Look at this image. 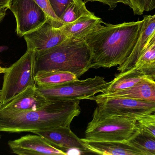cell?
Masks as SVG:
<instances>
[{
    "label": "cell",
    "instance_id": "obj_1",
    "mask_svg": "<svg viewBox=\"0 0 155 155\" xmlns=\"http://www.w3.org/2000/svg\"><path fill=\"white\" fill-rule=\"evenodd\" d=\"M144 20L106 23L84 39L92 52L91 68H110L124 63L133 52Z\"/></svg>",
    "mask_w": 155,
    "mask_h": 155
},
{
    "label": "cell",
    "instance_id": "obj_2",
    "mask_svg": "<svg viewBox=\"0 0 155 155\" xmlns=\"http://www.w3.org/2000/svg\"><path fill=\"white\" fill-rule=\"evenodd\" d=\"M80 100L51 101L35 110L0 113V132L21 133L70 127L80 114Z\"/></svg>",
    "mask_w": 155,
    "mask_h": 155
},
{
    "label": "cell",
    "instance_id": "obj_3",
    "mask_svg": "<svg viewBox=\"0 0 155 155\" xmlns=\"http://www.w3.org/2000/svg\"><path fill=\"white\" fill-rule=\"evenodd\" d=\"M92 55L84 40L69 37L54 47L35 52V73L69 72L78 78L92 67Z\"/></svg>",
    "mask_w": 155,
    "mask_h": 155
},
{
    "label": "cell",
    "instance_id": "obj_4",
    "mask_svg": "<svg viewBox=\"0 0 155 155\" xmlns=\"http://www.w3.org/2000/svg\"><path fill=\"white\" fill-rule=\"evenodd\" d=\"M135 117L110 116L93 118L85 132L90 141L127 142L139 131Z\"/></svg>",
    "mask_w": 155,
    "mask_h": 155
},
{
    "label": "cell",
    "instance_id": "obj_5",
    "mask_svg": "<svg viewBox=\"0 0 155 155\" xmlns=\"http://www.w3.org/2000/svg\"><path fill=\"white\" fill-rule=\"evenodd\" d=\"M35 52L27 50L15 63L5 68L0 104L8 103L27 87L36 86Z\"/></svg>",
    "mask_w": 155,
    "mask_h": 155
},
{
    "label": "cell",
    "instance_id": "obj_6",
    "mask_svg": "<svg viewBox=\"0 0 155 155\" xmlns=\"http://www.w3.org/2000/svg\"><path fill=\"white\" fill-rule=\"evenodd\" d=\"M108 84L103 76H95L84 80L78 79L54 87L36 86V90L50 101L91 100L96 94L104 93Z\"/></svg>",
    "mask_w": 155,
    "mask_h": 155
},
{
    "label": "cell",
    "instance_id": "obj_7",
    "mask_svg": "<svg viewBox=\"0 0 155 155\" xmlns=\"http://www.w3.org/2000/svg\"><path fill=\"white\" fill-rule=\"evenodd\" d=\"M91 100L95 101L97 104L93 118L110 116L135 117L155 112V103L139 99L124 97L97 98L94 96Z\"/></svg>",
    "mask_w": 155,
    "mask_h": 155
},
{
    "label": "cell",
    "instance_id": "obj_8",
    "mask_svg": "<svg viewBox=\"0 0 155 155\" xmlns=\"http://www.w3.org/2000/svg\"><path fill=\"white\" fill-rule=\"evenodd\" d=\"M8 8L15 16L16 34L19 37L35 30L48 20L34 0H10Z\"/></svg>",
    "mask_w": 155,
    "mask_h": 155
},
{
    "label": "cell",
    "instance_id": "obj_9",
    "mask_svg": "<svg viewBox=\"0 0 155 155\" xmlns=\"http://www.w3.org/2000/svg\"><path fill=\"white\" fill-rule=\"evenodd\" d=\"M27 50L41 52L58 45L69 38L60 28L53 26L49 20L35 30L25 35Z\"/></svg>",
    "mask_w": 155,
    "mask_h": 155
},
{
    "label": "cell",
    "instance_id": "obj_10",
    "mask_svg": "<svg viewBox=\"0 0 155 155\" xmlns=\"http://www.w3.org/2000/svg\"><path fill=\"white\" fill-rule=\"evenodd\" d=\"M8 144L12 152L17 155H68L37 134L27 135L19 139L9 141Z\"/></svg>",
    "mask_w": 155,
    "mask_h": 155
},
{
    "label": "cell",
    "instance_id": "obj_11",
    "mask_svg": "<svg viewBox=\"0 0 155 155\" xmlns=\"http://www.w3.org/2000/svg\"><path fill=\"white\" fill-rule=\"evenodd\" d=\"M32 133L42 136L52 145L62 148L67 154V151L71 150L78 151L80 154L92 153L82 139L72 132L70 127H57L46 131H35Z\"/></svg>",
    "mask_w": 155,
    "mask_h": 155
},
{
    "label": "cell",
    "instance_id": "obj_12",
    "mask_svg": "<svg viewBox=\"0 0 155 155\" xmlns=\"http://www.w3.org/2000/svg\"><path fill=\"white\" fill-rule=\"evenodd\" d=\"M50 102L36 90V86H29L10 102L0 104V113L37 110Z\"/></svg>",
    "mask_w": 155,
    "mask_h": 155
},
{
    "label": "cell",
    "instance_id": "obj_13",
    "mask_svg": "<svg viewBox=\"0 0 155 155\" xmlns=\"http://www.w3.org/2000/svg\"><path fill=\"white\" fill-rule=\"evenodd\" d=\"M143 20L140 35L133 52L125 62L117 67V70L120 72L134 67L155 31V16L147 15L144 17Z\"/></svg>",
    "mask_w": 155,
    "mask_h": 155
},
{
    "label": "cell",
    "instance_id": "obj_14",
    "mask_svg": "<svg viewBox=\"0 0 155 155\" xmlns=\"http://www.w3.org/2000/svg\"><path fill=\"white\" fill-rule=\"evenodd\" d=\"M81 139L92 153L104 155H143L141 151L127 142L90 141L85 138Z\"/></svg>",
    "mask_w": 155,
    "mask_h": 155
},
{
    "label": "cell",
    "instance_id": "obj_15",
    "mask_svg": "<svg viewBox=\"0 0 155 155\" xmlns=\"http://www.w3.org/2000/svg\"><path fill=\"white\" fill-rule=\"evenodd\" d=\"M95 96L97 98L124 97L155 103V81L147 77L128 89L108 94L101 93Z\"/></svg>",
    "mask_w": 155,
    "mask_h": 155
},
{
    "label": "cell",
    "instance_id": "obj_16",
    "mask_svg": "<svg viewBox=\"0 0 155 155\" xmlns=\"http://www.w3.org/2000/svg\"><path fill=\"white\" fill-rule=\"evenodd\" d=\"M103 23L102 19L95 15H85L72 22L62 25L60 29L69 37L84 40L87 35L96 30Z\"/></svg>",
    "mask_w": 155,
    "mask_h": 155
},
{
    "label": "cell",
    "instance_id": "obj_17",
    "mask_svg": "<svg viewBox=\"0 0 155 155\" xmlns=\"http://www.w3.org/2000/svg\"><path fill=\"white\" fill-rule=\"evenodd\" d=\"M147 77L134 67L121 72L112 81L109 82L106 90L102 94H108L128 89Z\"/></svg>",
    "mask_w": 155,
    "mask_h": 155
},
{
    "label": "cell",
    "instance_id": "obj_18",
    "mask_svg": "<svg viewBox=\"0 0 155 155\" xmlns=\"http://www.w3.org/2000/svg\"><path fill=\"white\" fill-rule=\"evenodd\" d=\"M77 79L72 73L58 71L37 73L35 78L36 86L44 88L58 86Z\"/></svg>",
    "mask_w": 155,
    "mask_h": 155
},
{
    "label": "cell",
    "instance_id": "obj_19",
    "mask_svg": "<svg viewBox=\"0 0 155 155\" xmlns=\"http://www.w3.org/2000/svg\"><path fill=\"white\" fill-rule=\"evenodd\" d=\"M127 142L141 151L143 155H155V136L141 128Z\"/></svg>",
    "mask_w": 155,
    "mask_h": 155
},
{
    "label": "cell",
    "instance_id": "obj_20",
    "mask_svg": "<svg viewBox=\"0 0 155 155\" xmlns=\"http://www.w3.org/2000/svg\"><path fill=\"white\" fill-rule=\"evenodd\" d=\"M134 67L155 81V49L151 48L144 51Z\"/></svg>",
    "mask_w": 155,
    "mask_h": 155
},
{
    "label": "cell",
    "instance_id": "obj_21",
    "mask_svg": "<svg viewBox=\"0 0 155 155\" xmlns=\"http://www.w3.org/2000/svg\"><path fill=\"white\" fill-rule=\"evenodd\" d=\"M85 4L83 0H74L70 4L60 17L64 25L72 22L82 16L95 15L87 9Z\"/></svg>",
    "mask_w": 155,
    "mask_h": 155
},
{
    "label": "cell",
    "instance_id": "obj_22",
    "mask_svg": "<svg viewBox=\"0 0 155 155\" xmlns=\"http://www.w3.org/2000/svg\"><path fill=\"white\" fill-rule=\"evenodd\" d=\"M129 7L135 15H141L145 12L155 9V0H128Z\"/></svg>",
    "mask_w": 155,
    "mask_h": 155
},
{
    "label": "cell",
    "instance_id": "obj_23",
    "mask_svg": "<svg viewBox=\"0 0 155 155\" xmlns=\"http://www.w3.org/2000/svg\"><path fill=\"white\" fill-rule=\"evenodd\" d=\"M139 127L155 137V112L135 117Z\"/></svg>",
    "mask_w": 155,
    "mask_h": 155
},
{
    "label": "cell",
    "instance_id": "obj_24",
    "mask_svg": "<svg viewBox=\"0 0 155 155\" xmlns=\"http://www.w3.org/2000/svg\"><path fill=\"white\" fill-rule=\"evenodd\" d=\"M36 3L44 11L48 16V20L54 27L59 28L64 25L61 20L58 18L53 11L48 0H34Z\"/></svg>",
    "mask_w": 155,
    "mask_h": 155
},
{
    "label": "cell",
    "instance_id": "obj_25",
    "mask_svg": "<svg viewBox=\"0 0 155 155\" xmlns=\"http://www.w3.org/2000/svg\"><path fill=\"white\" fill-rule=\"evenodd\" d=\"M56 16L60 18L69 5L74 0H48Z\"/></svg>",
    "mask_w": 155,
    "mask_h": 155
},
{
    "label": "cell",
    "instance_id": "obj_26",
    "mask_svg": "<svg viewBox=\"0 0 155 155\" xmlns=\"http://www.w3.org/2000/svg\"><path fill=\"white\" fill-rule=\"evenodd\" d=\"M84 2H98L105 5H108L110 10H113L117 7L118 3H123L125 5H129L128 0H84Z\"/></svg>",
    "mask_w": 155,
    "mask_h": 155
},
{
    "label": "cell",
    "instance_id": "obj_27",
    "mask_svg": "<svg viewBox=\"0 0 155 155\" xmlns=\"http://www.w3.org/2000/svg\"><path fill=\"white\" fill-rule=\"evenodd\" d=\"M155 45V31L154 32L153 34L151 36V38H150V40L148 41V43H147V45L146 46L144 50L143 51H145V50H147V49H149V48H151V47L153 46L154 45Z\"/></svg>",
    "mask_w": 155,
    "mask_h": 155
},
{
    "label": "cell",
    "instance_id": "obj_28",
    "mask_svg": "<svg viewBox=\"0 0 155 155\" xmlns=\"http://www.w3.org/2000/svg\"><path fill=\"white\" fill-rule=\"evenodd\" d=\"M7 9H8L7 6L0 7V23L4 18L5 16L6 15V12Z\"/></svg>",
    "mask_w": 155,
    "mask_h": 155
},
{
    "label": "cell",
    "instance_id": "obj_29",
    "mask_svg": "<svg viewBox=\"0 0 155 155\" xmlns=\"http://www.w3.org/2000/svg\"><path fill=\"white\" fill-rule=\"evenodd\" d=\"M10 0H0V7L7 6Z\"/></svg>",
    "mask_w": 155,
    "mask_h": 155
},
{
    "label": "cell",
    "instance_id": "obj_30",
    "mask_svg": "<svg viewBox=\"0 0 155 155\" xmlns=\"http://www.w3.org/2000/svg\"><path fill=\"white\" fill-rule=\"evenodd\" d=\"M5 68H3V67H0V74L4 72Z\"/></svg>",
    "mask_w": 155,
    "mask_h": 155
},
{
    "label": "cell",
    "instance_id": "obj_31",
    "mask_svg": "<svg viewBox=\"0 0 155 155\" xmlns=\"http://www.w3.org/2000/svg\"><path fill=\"white\" fill-rule=\"evenodd\" d=\"M1 90H0V101H1Z\"/></svg>",
    "mask_w": 155,
    "mask_h": 155
},
{
    "label": "cell",
    "instance_id": "obj_32",
    "mask_svg": "<svg viewBox=\"0 0 155 155\" xmlns=\"http://www.w3.org/2000/svg\"><path fill=\"white\" fill-rule=\"evenodd\" d=\"M151 48H154V49H155V45H154V46H153V47H151ZM149 49H150V48H149Z\"/></svg>",
    "mask_w": 155,
    "mask_h": 155
},
{
    "label": "cell",
    "instance_id": "obj_33",
    "mask_svg": "<svg viewBox=\"0 0 155 155\" xmlns=\"http://www.w3.org/2000/svg\"><path fill=\"white\" fill-rule=\"evenodd\" d=\"M153 15V16H155V14H154V15Z\"/></svg>",
    "mask_w": 155,
    "mask_h": 155
},
{
    "label": "cell",
    "instance_id": "obj_34",
    "mask_svg": "<svg viewBox=\"0 0 155 155\" xmlns=\"http://www.w3.org/2000/svg\"><path fill=\"white\" fill-rule=\"evenodd\" d=\"M0 138H1V135H0Z\"/></svg>",
    "mask_w": 155,
    "mask_h": 155
}]
</instances>
